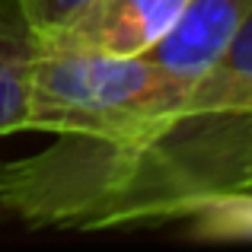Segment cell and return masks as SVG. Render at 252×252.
Returning <instances> with one entry per match:
<instances>
[{
  "mask_svg": "<svg viewBox=\"0 0 252 252\" xmlns=\"http://www.w3.org/2000/svg\"><path fill=\"white\" fill-rule=\"evenodd\" d=\"M189 93L144 55L35 51L26 131L144 144L182 112Z\"/></svg>",
  "mask_w": 252,
  "mask_h": 252,
  "instance_id": "cell-1",
  "label": "cell"
},
{
  "mask_svg": "<svg viewBox=\"0 0 252 252\" xmlns=\"http://www.w3.org/2000/svg\"><path fill=\"white\" fill-rule=\"evenodd\" d=\"M189 0H83L58 23L32 29L35 51L137 58L179 19Z\"/></svg>",
  "mask_w": 252,
  "mask_h": 252,
  "instance_id": "cell-2",
  "label": "cell"
},
{
  "mask_svg": "<svg viewBox=\"0 0 252 252\" xmlns=\"http://www.w3.org/2000/svg\"><path fill=\"white\" fill-rule=\"evenodd\" d=\"M249 10L252 0H189L166 35L144 58L191 90L233 42Z\"/></svg>",
  "mask_w": 252,
  "mask_h": 252,
  "instance_id": "cell-3",
  "label": "cell"
},
{
  "mask_svg": "<svg viewBox=\"0 0 252 252\" xmlns=\"http://www.w3.org/2000/svg\"><path fill=\"white\" fill-rule=\"evenodd\" d=\"M32 29L13 0H0V137L26 131Z\"/></svg>",
  "mask_w": 252,
  "mask_h": 252,
  "instance_id": "cell-4",
  "label": "cell"
},
{
  "mask_svg": "<svg viewBox=\"0 0 252 252\" xmlns=\"http://www.w3.org/2000/svg\"><path fill=\"white\" fill-rule=\"evenodd\" d=\"M185 112H243L252 115V10L233 42L191 86Z\"/></svg>",
  "mask_w": 252,
  "mask_h": 252,
  "instance_id": "cell-5",
  "label": "cell"
},
{
  "mask_svg": "<svg viewBox=\"0 0 252 252\" xmlns=\"http://www.w3.org/2000/svg\"><path fill=\"white\" fill-rule=\"evenodd\" d=\"M185 223L198 240H252V191L204 204Z\"/></svg>",
  "mask_w": 252,
  "mask_h": 252,
  "instance_id": "cell-6",
  "label": "cell"
},
{
  "mask_svg": "<svg viewBox=\"0 0 252 252\" xmlns=\"http://www.w3.org/2000/svg\"><path fill=\"white\" fill-rule=\"evenodd\" d=\"M13 3H16L19 13L26 16L29 29H42V26H51L61 16H67L83 0H13Z\"/></svg>",
  "mask_w": 252,
  "mask_h": 252,
  "instance_id": "cell-7",
  "label": "cell"
},
{
  "mask_svg": "<svg viewBox=\"0 0 252 252\" xmlns=\"http://www.w3.org/2000/svg\"><path fill=\"white\" fill-rule=\"evenodd\" d=\"M0 166H3V160H0ZM0 217H3V208H0Z\"/></svg>",
  "mask_w": 252,
  "mask_h": 252,
  "instance_id": "cell-8",
  "label": "cell"
}]
</instances>
